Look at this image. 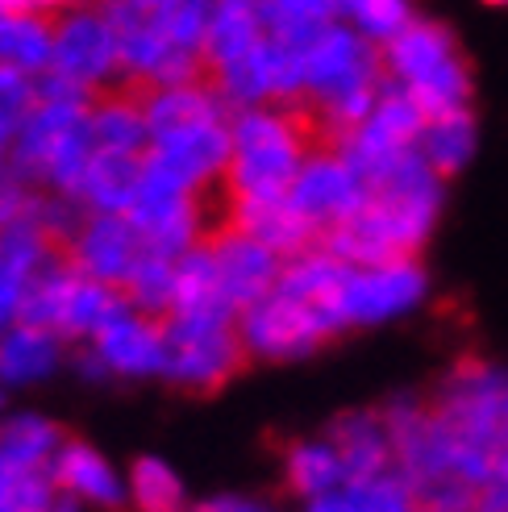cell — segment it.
<instances>
[{"label":"cell","instance_id":"6da1fadb","mask_svg":"<svg viewBox=\"0 0 508 512\" xmlns=\"http://www.w3.org/2000/svg\"><path fill=\"white\" fill-rule=\"evenodd\" d=\"M142 109L150 125L142 167L196 196L225 192V171L234 155V109L209 75L188 84L146 88Z\"/></svg>","mask_w":508,"mask_h":512},{"label":"cell","instance_id":"7a4b0ae2","mask_svg":"<svg viewBox=\"0 0 508 512\" xmlns=\"http://www.w3.org/2000/svg\"><path fill=\"white\" fill-rule=\"evenodd\" d=\"M446 184L434 167L409 150L384 171L367 179V200L346 225L325 234L329 246L346 263H392V259H421V250L434 238L446 209Z\"/></svg>","mask_w":508,"mask_h":512},{"label":"cell","instance_id":"3957f363","mask_svg":"<svg viewBox=\"0 0 508 512\" xmlns=\"http://www.w3.org/2000/svg\"><path fill=\"white\" fill-rule=\"evenodd\" d=\"M130 88H167L205 75L213 0H105Z\"/></svg>","mask_w":508,"mask_h":512},{"label":"cell","instance_id":"277c9868","mask_svg":"<svg viewBox=\"0 0 508 512\" xmlns=\"http://www.w3.org/2000/svg\"><path fill=\"white\" fill-rule=\"evenodd\" d=\"M321 142L313 117L292 105L234 109V155L225 171V192L234 221L284 204L292 179L300 175L309 150Z\"/></svg>","mask_w":508,"mask_h":512},{"label":"cell","instance_id":"5b68a950","mask_svg":"<svg viewBox=\"0 0 508 512\" xmlns=\"http://www.w3.org/2000/svg\"><path fill=\"white\" fill-rule=\"evenodd\" d=\"M92 155V96L55 80V75H42L38 100L17 125L9 171L38 192L75 200Z\"/></svg>","mask_w":508,"mask_h":512},{"label":"cell","instance_id":"8992f818","mask_svg":"<svg viewBox=\"0 0 508 512\" xmlns=\"http://www.w3.org/2000/svg\"><path fill=\"white\" fill-rule=\"evenodd\" d=\"M388 84L384 50L346 21H334L304 42V113L313 117L321 142H338L359 125Z\"/></svg>","mask_w":508,"mask_h":512},{"label":"cell","instance_id":"52a82bcc","mask_svg":"<svg viewBox=\"0 0 508 512\" xmlns=\"http://www.w3.org/2000/svg\"><path fill=\"white\" fill-rule=\"evenodd\" d=\"M384 71L392 84H400L417 100L425 117L471 109L475 75L446 21L417 17L400 38L384 46Z\"/></svg>","mask_w":508,"mask_h":512},{"label":"cell","instance_id":"ba28073f","mask_svg":"<svg viewBox=\"0 0 508 512\" xmlns=\"http://www.w3.org/2000/svg\"><path fill=\"white\" fill-rule=\"evenodd\" d=\"M163 329H167L163 379L180 392H192V396L217 392L250 363L238 334V309H230V304L171 309L163 317Z\"/></svg>","mask_w":508,"mask_h":512},{"label":"cell","instance_id":"9c48e42d","mask_svg":"<svg viewBox=\"0 0 508 512\" xmlns=\"http://www.w3.org/2000/svg\"><path fill=\"white\" fill-rule=\"evenodd\" d=\"M125 304L130 300H125L121 288L84 275L67 254H55V259L30 279V292H25V304H21V321L50 329V334H59L67 346H84Z\"/></svg>","mask_w":508,"mask_h":512},{"label":"cell","instance_id":"30bf717a","mask_svg":"<svg viewBox=\"0 0 508 512\" xmlns=\"http://www.w3.org/2000/svg\"><path fill=\"white\" fill-rule=\"evenodd\" d=\"M238 334L250 363H300L329 342L342 338V321L334 304L304 300L284 288H271L263 300L238 313Z\"/></svg>","mask_w":508,"mask_h":512},{"label":"cell","instance_id":"8fae6325","mask_svg":"<svg viewBox=\"0 0 508 512\" xmlns=\"http://www.w3.org/2000/svg\"><path fill=\"white\" fill-rule=\"evenodd\" d=\"M67 433L42 413L0 417V512H46L59 500L55 454Z\"/></svg>","mask_w":508,"mask_h":512},{"label":"cell","instance_id":"7c38bea8","mask_svg":"<svg viewBox=\"0 0 508 512\" xmlns=\"http://www.w3.org/2000/svg\"><path fill=\"white\" fill-rule=\"evenodd\" d=\"M46 75L88 96L125 84L121 42L105 0H75V5L55 9V59Z\"/></svg>","mask_w":508,"mask_h":512},{"label":"cell","instance_id":"4fadbf2b","mask_svg":"<svg viewBox=\"0 0 508 512\" xmlns=\"http://www.w3.org/2000/svg\"><path fill=\"white\" fill-rule=\"evenodd\" d=\"M425 300H429V271L421 259L350 263L334 309L342 329L354 334V329H379L413 317Z\"/></svg>","mask_w":508,"mask_h":512},{"label":"cell","instance_id":"5bb4252c","mask_svg":"<svg viewBox=\"0 0 508 512\" xmlns=\"http://www.w3.org/2000/svg\"><path fill=\"white\" fill-rule=\"evenodd\" d=\"M429 404L459 433H467L471 442L488 446L496 454L508 446V367L504 363L463 358V363H454L438 379Z\"/></svg>","mask_w":508,"mask_h":512},{"label":"cell","instance_id":"9a60e30c","mask_svg":"<svg viewBox=\"0 0 508 512\" xmlns=\"http://www.w3.org/2000/svg\"><path fill=\"white\" fill-rule=\"evenodd\" d=\"M367 200V179L354 171V163L342 155L334 142H317L304 159L300 175L288 188V209L313 229L317 242L346 225Z\"/></svg>","mask_w":508,"mask_h":512},{"label":"cell","instance_id":"2e32d148","mask_svg":"<svg viewBox=\"0 0 508 512\" xmlns=\"http://www.w3.org/2000/svg\"><path fill=\"white\" fill-rule=\"evenodd\" d=\"M421 130H425V109L400 84L388 80L384 92H379V100H375V109L354 125L346 138H338L334 146L354 163V171H359L363 179H371L375 171H384L400 155L417 150Z\"/></svg>","mask_w":508,"mask_h":512},{"label":"cell","instance_id":"e0dca14e","mask_svg":"<svg viewBox=\"0 0 508 512\" xmlns=\"http://www.w3.org/2000/svg\"><path fill=\"white\" fill-rule=\"evenodd\" d=\"M213 246V263H217V284L221 296L234 304V309H250L254 300H263L279 275H284V254L275 246H267L259 234H250L242 225H225L217 234H209Z\"/></svg>","mask_w":508,"mask_h":512},{"label":"cell","instance_id":"ac0fdd59","mask_svg":"<svg viewBox=\"0 0 508 512\" xmlns=\"http://www.w3.org/2000/svg\"><path fill=\"white\" fill-rule=\"evenodd\" d=\"M92 354L100 358V367L109 371V379H163V367H167V329H163V317H150L134 304L125 309L100 329L92 342Z\"/></svg>","mask_w":508,"mask_h":512},{"label":"cell","instance_id":"d6986e66","mask_svg":"<svg viewBox=\"0 0 508 512\" xmlns=\"http://www.w3.org/2000/svg\"><path fill=\"white\" fill-rule=\"evenodd\" d=\"M142 250L146 246L125 213H84V221L75 225V234L63 246V254L84 275L105 279L113 288H121L125 279H130Z\"/></svg>","mask_w":508,"mask_h":512},{"label":"cell","instance_id":"ffe728a7","mask_svg":"<svg viewBox=\"0 0 508 512\" xmlns=\"http://www.w3.org/2000/svg\"><path fill=\"white\" fill-rule=\"evenodd\" d=\"M55 488L59 496L75 500L80 508H117L130 500V483L125 475L109 463L96 446L80 442V438H67L55 454Z\"/></svg>","mask_w":508,"mask_h":512},{"label":"cell","instance_id":"44dd1931","mask_svg":"<svg viewBox=\"0 0 508 512\" xmlns=\"http://www.w3.org/2000/svg\"><path fill=\"white\" fill-rule=\"evenodd\" d=\"M329 442L338 446L346 475L350 479H371L396 471V446H392V429L379 408H346L329 421Z\"/></svg>","mask_w":508,"mask_h":512},{"label":"cell","instance_id":"7402d4cb","mask_svg":"<svg viewBox=\"0 0 508 512\" xmlns=\"http://www.w3.org/2000/svg\"><path fill=\"white\" fill-rule=\"evenodd\" d=\"M63 363H67V342L42 325L13 321L5 334H0V383H5V388H34V383H46L55 371H63Z\"/></svg>","mask_w":508,"mask_h":512},{"label":"cell","instance_id":"603a6c76","mask_svg":"<svg viewBox=\"0 0 508 512\" xmlns=\"http://www.w3.org/2000/svg\"><path fill=\"white\" fill-rule=\"evenodd\" d=\"M55 59V9L9 5L0 9V67L46 75Z\"/></svg>","mask_w":508,"mask_h":512},{"label":"cell","instance_id":"cb8c5ba5","mask_svg":"<svg viewBox=\"0 0 508 512\" xmlns=\"http://www.w3.org/2000/svg\"><path fill=\"white\" fill-rule=\"evenodd\" d=\"M92 142L105 155H138L146 159L150 146V125L142 109V92L121 84L92 96Z\"/></svg>","mask_w":508,"mask_h":512},{"label":"cell","instance_id":"d4e9b609","mask_svg":"<svg viewBox=\"0 0 508 512\" xmlns=\"http://www.w3.org/2000/svg\"><path fill=\"white\" fill-rule=\"evenodd\" d=\"M271 34L263 0H213L209 42H205V75L246 59Z\"/></svg>","mask_w":508,"mask_h":512},{"label":"cell","instance_id":"484cf974","mask_svg":"<svg viewBox=\"0 0 508 512\" xmlns=\"http://www.w3.org/2000/svg\"><path fill=\"white\" fill-rule=\"evenodd\" d=\"M346 479H350L346 463H342L338 446L329 442V433H321V438H296L284 446V483L296 500H304V504L325 500V496H334Z\"/></svg>","mask_w":508,"mask_h":512},{"label":"cell","instance_id":"4316f807","mask_svg":"<svg viewBox=\"0 0 508 512\" xmlns=\"http://www.w3.org/2000/svg\"><path fill=\"white\" fill-rule=\"evenodd\" d=\"M142 188V159L138 155H105L96 150L80 192H75V204L84 213H130V204Z\"/></svg>","mask_w":508,"mask_h":512},{"label":"cell","instance_id":"83f0119b","mask_svg":"<svg viewBox=\"0 0 508 512\" xmlns=\"http://www.w3.org/2000/svg\"><path fill=\"white\" fill-rule=\"evenodd\" d=\"M421 159L434 167L442 179H454L471 167L479 150V121L475 109H454V113H434L425 117V130L417 138Z\"/></svg>","mask_w":508,"mask_h":512},{"label":"cell","instance_id":"f1b7e54d","mask_svg":"<svg viewBox=\"0 0 508 512\" xmlns=\"http://www.w3.org/2000/svg\"><path fill=\"white\" fill-rule=\"evenodd\" d=\"M304 508H313V512H417L421 500L400 471H384L371 479H346L334 496L313 500Z\"/></svg>","mask_w":508,"mask_h":512},{"label":"cell","instance_id":"f546056e","mask_svg":"<svg viewBox=\"0 0 508 512\" xmlns=\"http://www.w3.org/2000/svg\"><path fill=\"white\" fill-rule=\"evenodd\" d=\"M125 483H130V504L138 512H192L180 471L159 454H138L134 467L125 471Z\"/></svg>","mask_w":508,"mask_h":512},{"label":"cell","instance_id":"4dcf8cb0","mask_svg":"<svg viewBox=\"0 0 508 512\" xmlns=\"http://www.w3.org/2000/svg\"><path fill=\"white\" fill-rule=\"evenodd\" d=\"M175 284H180V259L159 250H142L130 279L121 284L125 300L150 317H167L175 309Z\"/></svg>","mask_w":508,"mask_h":512},{"label":"cell","instance_id":"1f68e13d","mask_svg":"<svg viewBox=\"0 0 508 512\" xmlns=\"http://www.w3.org/2000/svg\"><path fill=\"white\" fill-rule=\"evenodd\" d=\"M263 13L275 38L292 46L313 42L325 25L342 21V0H263Z\"/></svg>","mask_w":508,"mask_h":512},{"label":"cell","instance_id":"d6a6232c","mask_svg":"<svg viewBox=\"0 0 508 512\" xmlns=\"http://www.w3.org/2000/svg\"><path fill=\"white\" fill-rule=\"evenodd\" d=\"M413 0H342V21L350 30H359L367 42L384 50L392 38H400L417 21Z\"/></svg>","mask_w":508,"mask_h":512},{"label":"cell","instance_id":"836d02e7","mask_svg":"<svg viewBox=\"0 0 508 512\" xmlns=\"http://www.w3.org/2000/svg\"><path fill=\"white\" fill-rule=\"evenodd\" d=\"M42 92V75L30 71H17V67H0V105L13 109L17 117L30 113V105Z\"/></svg>","mask_w":508,"mask_h":512},{"label":"cell","instance_id":"e575fe53","mask_svg":"<svg viewBox=\"0 0 508 512\" xmlns=\"http://www.w3.org/2000/svg\"><path fill=\"white\" fill-rule=\"evenodd\" d=\"M192 512H279V508L263 496H250V492H217V496H205L200 504H192Z\"/></svg>","mask_w":508,"mask_h":512},{"label":"cell","instance_id":"d590c367","mask_svg":"<svg viewBox=\"0 0 508 512\" xmlns=\"http://www.w3.org/2000/svg\"><path fill=\"white\" fill-rule=\"evenodd\" d=\"M17 125H21V117L0 105V167H9V150H13V138H17Z\"/></svg>","mask_w":508,"mask_h":512},{"label":"cell","instance_id":"8d00e7d4","mask_svg":"<svg viewBox=\"0 0 508 512\" xmlns=\"http://www.w3.org/2000/svg\"><path fill=\"white\" fill-rule=\"evenodd\" d=\"M484 492H492V496H500V500H508V446L500 450V463H496V475H492V483Z\"/></svg>","mask_w":508,"mask_h":512},{"label":"cell","instance_id":"74e56055","mask_svg":"<svg viewBox=\"0 0 508 512\" xmlns=\"http://www.w3.org/2000/svg\"><path fill=\"white\" fill-rule=\"evenodd\" d=\"M475 512H508V500H500V496H492V492H479Z\"/></svg>","mask_w":508,"mask_h":512},{"label":"cell","instance_id":"f35d334b","mask_svg":"<svg viewBox=\"0 0 508 512\" xmlns=\"http://www.w3.org/2000/svg\"><path fill=\"white\" fill-rule=\"evenodd\" d=\"M46 512H80V504H75V500H67V496H59V500L50 504Z\"/></svg>","mask_w":508,"mask_h":512},{"label":"cell","instance_id":"ab89813d","mask_svg":"<svg viewBox=\"0 0 508 512\" xmlns=\"http://www.w3.org/2000/svg\"><path fill=\"white\" fill-rule=\"evenodd\" d=\"M34 5H42V9H63V5H75V0H34Z\"/></svg>","mask_w":508,"mask_h":512},{"label":"cell","instance_id":"60d3db41","mask_svg":"<svg viewBox=\"0 0 508 512\" xmlns=\"http://www.w3.org/2000/svg\"><path fill=\"white\" fill-rule=\"evenodd\" d=\"M9 5H34V0H0V9H9Z\"/></svg>","mask_w":508,"mask_h":512},{"label":"cell","instance_id":"b9f144b4","mask_svg":"<svg viewBox=\"0 0 508 512\" xmlns=\"http://www.w3.org/2000/svg\"><path fill=\"white\" fill-rule=\"evenodd\" d=\"M484 5H492V9H508V0H484Z\"/></svg>","mask_w":508,"mask_h":512},{"label":"cell","instance_id":"7bdbcfd3","mask_svg":"<svg viewBox=\"0 0 508 512\" xmlns=\"http://www.w3.org/2000/svg\"><path fill=\"white\" fill-rule=\"evenodd\" d=\"M5 392H9V388H5V383H0V413H5Z\"/></svg>","mask_w":508,"mask_h":512},{"label":"cell","instance_id":"ee69618b","mask_svg":"<svg viewBox=\"0 0 508 512\" xmlns=\"http://www.w3.org/2000/svg\"><path fill=\"white\" fill-rule=\"evenodd\" d=\"M417 512H450V508H425V504H421V508H417Z\"/></svg>","mask_w":508,"mask_h":512},{"label":"cell","instance_id":"f6af8a7d","mask_svg":"<svg viewBox=\"0 0 508 512\" xmlns=\"http://www.w3.org/2000/svg\"><path fill=\"white\" fill-rule=\"evenodd\" d=\"M5 175H9V167H0V179H5Z\"/></svg>","mask_w":508,"mask_h":512}]
</instances>
